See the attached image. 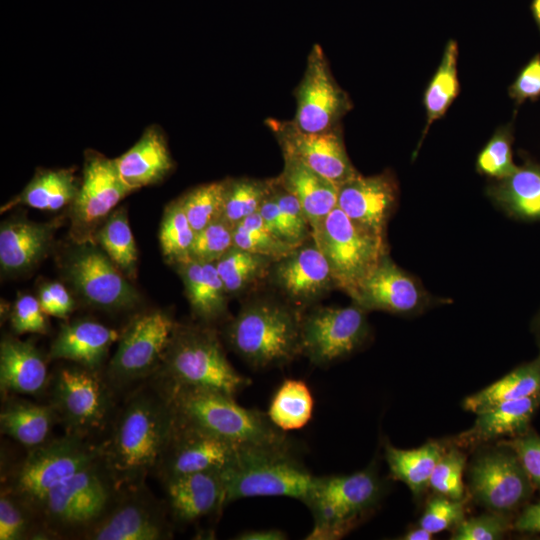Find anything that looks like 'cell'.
Instances as JSON below:
<instances>
[{
    "label": "cell",
    "mask_w": 540,
    "mask_h": 540,
    "mask_svg": "<svg viewBox=\"0 0 540 540\" xmlns=\"http://www.w3.org/2000/svg\"><path fill=\"white\" fill-rule=\"evenodd\" d=\"M101 446L102 459L119 487L144 481L154 471L175 424V413L162 388L153 381L138 387L112 421Z\"/></svg>",
    "instance_id": "6da1fadb"
},
{
    "label": "cell",
    "mask_w": 540,
    "mask_h": 540,
    "mask_svg": "<svg viewBox=\"0 0 540 540\" xmlns=\"http://www.w3.org/2000/svg\"><path fill=\"white\" fill-rule=\"evenodd\" d=\"M158 385L167 395L176 417L184 422L239 448L293 449L286 432L277 428L267 413L239 405L234 396L206 389Z\"/></svg>",
    "instance_id": "7a4b0ae2"
},
{
    "label": "cell",
    "mask_w": 540,
    "mask_h": 540,
    "mask_svg": "<svg viewBox=\"0 0 540 540\" xmlns=\"http://www.w3.org/2000/svg\"><path fill=\"white\" fill-rule=\"evenodd\" d=\"M301 317V310L289 302L254 299L228 321L225 339L252 369L283 366L301 355Z\"/></svg>",
    "instance_id": "3957f363"
},
{
    "label": "cell",
    "mask_w": 540,
    "mask_h": 540,
    "mask_svg": "<svg viewBox=\"0 0 540 540\" xmlns=\"http://www.w3.org/2000/svg\"><path fill=\"white\" fill-rule=\"evenodd\" d=\"M154 381L166 387H188L236 396L251 381L226 357L217 332L207 325L177 324Z\"/></svg>",
    "instance_id": "277c9868"
},
{
    "label": "cell",
    "mask_w": 540,
    "mask_h": 540,
    "mask_svg": "<svg viewBox=\"0 0 540 540\" xmlns=\"http://www.w3.org/2000/svg\"><path fill=\"white\" fill-rule=\"evenodd\" d=\"M119 488L102 456L52 488L39 508L50 537L84 538L107 512Z\"/></svg>",
    "instance_id": "5b68a950"
},
{
    "label": "cell",
    "mask_w": 540,
    "mask_h": 540,
    "mask_svg": "<svg viewBox=\"0 0 540 540\" xmlns=\"http://www.w3.org/2000/svg\"><path fill=\"white\" fill-rule=\"evenodd\" d=\"M221 474L226 505L250 497H291L304 503L317 480L293 449L240 448Z\"/></svg>",
    "instance_id": "8992f818"
},
{
    "label": "cell",
    "mask_w": 540,
    "mask_h": 540,
    "mask_svg": "<svg viewBox=\"0 0 540 540\" xmlns=\"http://www.w3.org/2000/svg\"><path fill=\"white\" fill-rule=\"evenodd\" d=\"M383 485L373 467L346 475L317 477L304 502L313 516L308 540L345 536L379 503Z\"/></svg>",
    "instance_id": "52a82bcc"
},
{
    "label": "cell",
    "mask_w": 540,
    "mask_h": 540,
    "mask_svg": "<svg viewBox=\"0 0 540 540\" xmlns=\"http://www.w3.org/2000/svg\"><path fill=\"white\" fill-rule=\"evenodd\" d=\"M312 237L326 258L337 287L351 299L362 281L388 254L385 237L360 226L339 207L313 229Z\"/></svg>",
    "instance_id": "ba28073f"
},
{
    "label": "cell",
    "mask_w": 540,
    "mask_h": 540,
    "mask_svg": "<svg viewBox=\"0 0 540 540\" xmlns=\"http://www.w3.org/2000/svg\"><path fill=\"white\" fill-rule=\"evenodd\" d=\"M100 457L101 446L92 445L87 438L65 433L29 449L24 459L6 476L4 487L39 512L43 499L52 488Z\"/></svg>",
    "instance_id": "9c48e42d"
},
{
    "label": "cell",
    "mask_w": 540,
    "mask_h": 540,
    "mask_svg": "<svg viewBox=\"0 0 540 540\" xmlns=\"http://www.w3.org/2000/svg\"><path fill=\"white\" fill-rule=\"evenodd\" d=\"M48 390L65 433L87 438L113 420L115 391L100 371L75 363L61 366Z\"/></svg>",
    "instance_id": "30bf717a"
},
{
    "label": "cell",
    "mask_w": 540,
    "mask_h": 540,
    "mask_svg": "<svg viewBox=\"0 0 540 540\" xmlns=\"http://www.w3.org/2000/svg\"><path fill=\"white\" fill-rule=\"evenodd\" d=\"M176 323L162 310L140 314L130 321L118 339L105 379L114 391L155 375Z\"/></svg>",
    "instance_id": "8fae6325"
},
{
    "label": "cell",
    "mask_w": 540,
    "mask_h": 540,
    "mask_svg": "<svg viewBox=\"0 0 540 540\" xmlns=\"http://www.w3.org/2000/svg\"><path fill=\"white\" fill-rule=\"evenodd\" d=\"M467 480L475 502L504 515L526 504L535 489L516 452L503 441L478 451Z\"/></svg>",
    "instance_id": "7c38bea8"
},
{
    "label": "cell",
    "mask_w": 540,
    "mask_h": 540,
    "mask_svg": "<svg viewBox=\"0 0 540 540\" xmlns=\"http://www.w3.org/2000/svg\"><path fill=\"white\" fill-rule=\"evenodd\" d=\"M133 191L122 179L115 159L87 149L82 180L69 212L70 236L74 243H95L97 229Z\"/></svg>",
    "instance_id": "4fadbf2b"
},
{
    "label": "cell",
    "mask_w": 540,
    "mask_h": 540,
    "mask_svg": "<svg viewBox=\"0 0 540 540\" xmlns=\"http://www.w3.org/2000/svg\"><path fill=\"white\" fill-rule=\"evenodd\" d=\"M366 311L356 303L345 307H315L302 313L301 355L316 366H327L357 351L369 336Z\"/></svg>",
    "instance_id": "5bb4252c"
},
{
    "label": "cell",
    "mask_w": 540,
    "mask_h": 540,
    "mask_svg": "<svg viewBox=\"0 0 540 540\" xmlns=\"http://www.w3.org/2000/svg\"><path fill=\"white\" fill-rule=\"evenodd\" d=\"M63 269L69 283L92 306L117 311L140 302L137 290L95 243H75Z\"/></svg>",
    "instance_id": "9a60e30c"
},
{
    "label": "cell",
    "mask_w": 540,
    "mask_h": 540,
    "mask_svg": "<svg viewBox=\"0 0 540 540\" xmlns=\"http://www.w3.org/2000/svg\"><path fill=\"white\" fill-rule=\"evenodd\" d=\"M166 503L144 481L122 486L103 517L86 533L89 540H166L172 537Z\"/></svg>",
    "instance_id": "2e32d148"
},
{
    "label": "cell",
    "mask_w": 540,
    "mask_h": 540,
    "mask_svg": "<svg viewBox=\"0 0 540 540\" xmlns=\"http://www.w3.org/2000/svg\"><path fill=\"white\" fill-rule=\"evenodd\" d=\"M294 96L296 112L291 121L306 133L327 132L340 126L341 119L352 109L349 95L333 77L319 44H314L308 54L306 69Z\"/></svg>",
    "instance_id": "e0dca14e"
},
{
    "label": "cell",
    "mask_w": 540,
    "mask_h": 540,
    "mask_svg": "<svg viewBox=\"0 0 540 540\" xmlns=\"http://www.w3.org/2000/svg\"><path fill=\"white\" fill-rule=\"evenodd\" d=\"M175 413V412H174ZM240 448L176 417L169 441L153 471L160 481L210 470H224Z\"/></svg>",
    "instance_id": "ac0fdd59"
},
{
    "label": "cell",
    "mask_w": 540,
    "mask_h": 540,
    "mask_svg": "<svg viewBox=\"0 0 540 540\" xmlns=\"http://www.w3.org/2000/svg\"><path fill=\"white\" fill-rule=\"evenodd\" d=\"M266 125L275 135L283 155L291 156L325 177L337 187L359 174L345 149L338 126L322 133H306L292 121L269 118Z\"/></svg>",
    "instance_id": "d6986e66"
},
{
    "label": "cell",
    "mask_w": 540,
    "mask_h": 540,
    "mask_svg": "<svg viewBox=\"0 0 540 540\" xmlns=\"http://www.w3.org/2000/svg\"><path fill=\"white\" fill-rule=\"evenodd\" d=\"M268 276L287 302L299 310L313 305L337 287L313 237L276 259Z\"/></svg>",
    "instance_id": "ffe728a7"
},
{
    "label": "cell",
    "mask_w": 540,
    "mask_h": 540,
    "mask_svg": "<svg viewBox=\"0 0 540 540\" xmlns=\"http://www.w3.org/2000/svg\"><path fill=\"white\" fill-rule=\"evenodd\" d=\"M365 311L380 310L410 314L429 302L427 293L386 254L360 284L352 299Z\"/></svg>",
    "instance_id": "44dd1931"
},
{
    "label": "cell",
    "mask_w": 540,
    "mask_h": 540,
    "mask_svg": "<svg viewBox=\"0 0 540 540\" xmlns=\"http://www.w3.org/2000/svg\"><path fill=\"white\" fill-rule=\"evenodd\" d=\"M397 197L398 185L391 172L373 176L359 173L338 187L337 207L360 226L385 237Z\"/></svg>",
    "instance_id": "7402d4cb"
},
{
    "label": "cell",
    "mask_w": 540,
    "mask_h": 540,
    "mask_svg": "<svg viewBox=\"0 0 540 540\" xmlns=\"http://www.w3.org/2000/svg\"><path fill=\"white\" fill-rule=\"evenodd\" d=\"M221 471H202L161 481L169 515L175 522L193 523L226 506Z\"/></svg>",
    "instance_id": "603a6c76"
},
{
    "label": "cell",
    "mask_w": 540,
    "mask_h": 540,
    "mask_svg": "<svg viewBox=\"0 0 540 540\" xmlns=\"http://www.w3.org/2000/svg\"><path fill=\"white\" fill-rule=\"evenodd\" d=\"M50 376L42 353L30 341L5 336L0 343L2 394L40 396L48 391Z\"/></svg>",
    "instance_id": "cb8c5ba5"
},
{
    "label": "cell",
    "mask_w": 540,
    "mask_h": 540,
    "mask_svg": "<svg viewBox=\"0 0 540 540\" xmlns=\"http://www.w3.org/2000/svg\"><path fill=\"white\" fill-rule=\"evenodd\" d=\"M120 334L99 322L79 319L61 326L50 345L48 358L65 360L100 371L109 350Z\"/></svg>",
    "instance_id": "d4e9b609"
},
{
    "label": "cell",
    "mask_w": 540,
    "mask_h": 540,
    "mask_svg": "<svg viewBox=\"0 0 540 540\" xmlns=\"http://www.w3.org/2000/svg\"><path fill=\"white\" fill-rule=\"evenodd\" d=\"M57 224L11 219L0 228V265L6 274L31 270L51 247Z\"/></svg>",
    "instance_id": "484cf974"
},
{
    "label": "cell",
    "mask_w": 540,
    "mask_h": 540,
    "mask_svg": "<svg viewBox=\"0 0 540 540\" xmlns=\"http://www.w3.org/2000/svg\"><path fill=\"white\" fill-rule=\"evenodd\" d=\"M115 162L122 179L134 191L163 181L174 167L165 134L156 124L148 126Z\"/></svg>",
    "instance_id": "4316f807"
},
{
    "label": "cell",
    "mask_w": 540,
    "mask_h": 540,
    "mask_svg": "<svg viewBox=\"0 0 540 540\" xmlns=\"http://www.w3.org/2000/svg\"><path fill=\"white\" fill-rule=\"evenodd\" d=\"M539 406L540 392L497 404L477 413L472 427L460 433L455 442L460 447H470L505 436L520 435L530 428Z\"/></svg>",
    "instance_id": "83f0119b"
},
{
    "label": "cell",
    "mask_w": 540,
    "mask_h": 540,
    "mask_svg": "<svg viewBox=\"0 0 540 540\" xmlns=\"http://www.w3.org/2000/svg\"><path fill=\"white\" fill-rule=\"evenodd\" d=\"M283 157V170L275 179L299 201L313 231L337 207L338 187L298 159Z\"/></svg>",
    "instance_id": "f1b7e54d"
},
{
    "label": "cell",
    "mask_w": 540,
    "mask_h": 540,
    "mask_svg": "<svg viewBox=\"0 0 540 540\" xmlns=\"http://www.w3.org/2000/svg\"><path fill=\"white\" fill-rule=\"evenodd\" d=\"M59 423L55 408L6 394L0 412V429L27 450L51 439L54 426Z\"/></svg>",
    "instance_id": "f546056e"
},
{
    "label": "cell",
    "mask_w": 540,
    "mask_h": 540,
    "mask_svg": "<svg viewBox=\"0 0 540 540\" xmlns=\"http://www.w3.org/2000/svg\"><path fill=\"white\" fill-rule=\"evenodd\" d=\"M177 266L193 314L205 324L225 318L229 295L215 262L190 258Z\"/></svg>",
    "instance_id": "4dcf8cb0"
},
{
    "label": "cell",
    "mask_w": 540,
    "mask_h": 540,
    "mask_svg": "<svg viewBox=\"0 0 540 540\" xmlns=\"http://www.w3.org/2000/svg\"><path fill=\"white\" fill-rule=\"evenodd\" d=\"M488 194L511 216L540 221V165L527 159L513 174L489 187Z\"/></svg>",
    "instance_id": "1f68e13d"
},
{
    "label": "cell",
    "mask_w": 540,
    "mask_h": 540,
    "mask_svg": "<svg viewBox=\"0 0 540 540\" xmlns=\"http://www.w3.org/2000/svg\"><path fill=\"white\" fill-rule=\"evenodd\" d=\"M80 181L72 169H39L23 191L2 206L1 212L18 204L56 211L74 201Z\"/></svg>",
    "instance_id": "d6a6232c"
},
{
    "label": "cell",
    "mask_w": 540,
    "mask_h": 540,
    "mask_svg": "<svg viewBox=\"0 0 540 540\" xmlns=\"http://www.w3.org/2000/svg\"><path fill=\"white\" fill-rule=\"evenodd\" d=\"M540 392V353L501 379L464 399L463 408L475 414L509 400Z\"/></svg>",
    "instance_id": "836d02e7"
},
{
    "label": "cell",
    "mask_w": 540,
    "mask_h": 540,
    "mask_svg": "<svg viewBox=\"0 0 540 540\" xmlns=\"http://www.w3.org/2000/svg\"><path fill=\"white\" fill-rule=\"evenodd\" d=\"M444 452L438 442L407 450L390 443L385 445V459L391 475L406 484L414 496H419L429 486L432 472Z\"/></svg>",
    "instance_id": "e575fe53"
},
{
    "label": "cell",
    "mask_w": 540,
    "mask_h": 540,
    "mask_svg": "<svg viewBox=\"0 0 540 540\" xmlns=\"http://www.w3.org/2000/svg\"><path fill=\"white\" fill-rule=\"evenodd\" d=\"M458 44L451 39L445 45L440 64L426 87L423 104L426 111V124L421 142L432 124L441 119L459 93Z\"/></svg>",
    "instance_id": "d590c367"
},
{
    "label": "cell",
    "mask_w": 540,
    "mask_h": 540,
    "mask_svg": "<svg viewBox=\"0 0 540 540\" xmlns=\"http://www.w3.org/2000/svg\"><path fill=\"white\" fill-rule=\"evenodd\" d=\"M314 399L308 385L297 379H285L274 392L267 415L280 430H298L312 418Z\"/></svg>",
    "instance_id": "8d00e7d4"
},
{
    "label": "cell",
    "mask_w": 540,
    "mask_h": 540,
    "mask_svg": "<svg viewBox=\"0 0 540 540\" xmlns=\"http://www.w3.org/2000/svg\"><path fill=\"white\" fill-rule=\"evenodd\" d=\"M95 243L131 279L136 274L138 252L126 209H115L97 229Z\"/></svg>",
    "instance_id": "74e56055"
},
{
    "label": "cell",
    "mask_w": 540,
    "mask_h": 540,
    "mask_svg": "<svg viewBox=\"0 0 540 540\" xmlns=\"http://www.w3.org/2000/svg\"><path fill=\"white\" fill-rule=\"evenodd\" d=\"M275 260L233 246L215 265L228 295H238L268 276Z\"/></svg>",
    "instance_id": "f35d334b"
},
{
    "label": "cell",
    "mask_w": 540,
    "mask_h": 540,
    "mask_svg": "<svg viewBox=\"0 0 540 540\" xmlns=\"http://www.w3.org/2000/svg\"><path fill=\"white\" fill-rule=\"evenodd\" d=\"M50 538L39 512L17 494L2 486L0 493V540Z\"/></svg>",
    "instance_id": "ab89813d"
},
{
    "label": "cell",
    "mask_w": 540,
    "mask_h": 540,
    "mask_svg": "<svg viewBox=\"0 0 540 540\" xmlns=\"http://www.w3.org/2000/svg\"><path fill=\"white\" fill-rule=\"evenodd\" d=\"M272 187L273 179L260 180L247 177L226 179L221 217L234 227L259 211L270 195Z\"/></svg>",
    "instance_id": "60d3db41"
},
{
    "label": "cell",
    "mask_w": 540,
    "mask_h": 540,
    "mask_svg": "<svg viewBox=\"0 0 540 540\" xmlns=\"http://www.w3.org/2000/svg\"><path fill=\"white\" fill-rule=\"evenodd\" d=\"M195 235L179 200L168 204L159 231L163 256L176 265L190 259Z\"/></svg>",
    "instance_id": "b9f144b4"
},
{
    "label": "cell",
    "mask_w": 540,
    "mask_h": 540,
    "mask_svg": "<svg viewBox=\"0 0 540 540\" xmlns=\"http://www.w3.org/2000/svg\"><path fill=\"white\" fill-rule=\"evenodd\" d=\"M233 246L274 259L286 255L294 248L270 230L259 212L234 226Z\"/></svg>",
    "instance_id": "7bdbcfd3"
},
{
    "label": "cell",
    "mask_w": 540,
    "mask_h": 540,
    "mask_svg": "<svg viewBox=\"0 0 540 540\" xmlns=\"http://www.w3.org/2000/svg\"><path fill=\"white\" fill-rule=\"evenodd\" d=\"M226 179L199 185L178 198L195 232L222 215Z\"/></svg>",
    "instance_id": "ee69618b"
},
{
    "label": "cell",
    "mask_w": 540,
    "mask_h": 540,
    "mask_svg": "<svg viewBox=\"0 0 540 540\" xmlns=\"http://www.w3.org/2000/svg\"><path fill=\"white\" fill-rule=\"evenodd\" d=\"M512 141L511 125L499 127L478 154L477 171L497 180L513 174L518 166L513 161Z\"/></svg>",
    "instance_id": "f6af8a7d"
},
{
    "label": "cell",
    "mask_w": 540,
    "mask_h": 540,
    "mask_svg": "<svg viewBox=\"0 0 540 540\" xmlns=\"http://www.w3.org/2000/svg\"><path fill=\"white\" fill-rule=\"evenodd\" d=\"M466 466V456L458 448L445 451L437 462L429 486L439 495L455 500H463L465 488L463 472Z\"/></svg>",
    "instance_id": "bcb514c9"
},
{
    "label": "cell",
    "mask_w": 540,
    "mask_h": 540,
    "mask_svg": "<svg viewBox=\"0 0 540 540\" xmlns=\"http://www.w3.org/2000/svg\"><path fill=\"white\" fill-rule=\"evenodd\" d=\"M233 229L231 224L220 217L196 232L191 258L216 262L233 247Z\"/></svg>",
    "instance_id": "7dc6e473"
},
{
    "label": "cell",
    "mask_w": 540,
    "mask_h": 540,
    "mask_svg": "<svg viewBox=\"0 0 540 540\" xmlns=\"http://www.w3.org/2000/svg\"><path fill=\"white\" fill-rule=\"evenodd\" d=\"M510 528L509 516L490 512L463 519L454 527L451 540H498Z\"/></svg>",
    "instance_id": "c3c4849f"
},
{
    "label": "cell",
    "mask_w": 540,
    "mask_h": 540,
    "mask_svg": "<svg viewBox=\"0 0 540 540\" xmlns=\"http://www.w3.org/2000/svg\"><path fill=\"white\" fill-rule=\"evenodd\" d=\"M463 519H465L464 499L455 500L438 494L427 503L419 526L436 534L454 528Z\"/></svg>",
    "instance_id": "681fc988"
},
{
    "label": "cell",
    "mask_w": 540,
    "mask_h": 540,
    "mask_svg": "<svg viewBox=\"0 0 540 540\" xmlns=\"http://www.w3.org/2000/svg\"><path fill=\"white\" fill-rule=\"evenodd\" d=\"M46 315L38 298L29 294L18 296L10 314L11 329L16 335L46 334L49 330Z\"/></svg>",
    "instance_id": "f907efd6"
},
{
    "label": "cell",
    "mask_w": 540,
    "mask_h": 540,
    "mask_svg": "<svg viewBox=\"0 0 540 540\" xmlns=\"http://www.w3.org/2000/svg\"><path fill=\"white\" fill-rule=\"evenodd\" d=\"M271 195L287 220L295 244L298 246L310 240L312 228L296 197L284 189L276 179H273Z\"/></svg>",
    "instance_id": "816d5d0a"
},
{
    "label": "cell",
    "mask_w": 540,
    "mask_h": 540,
    "mask_svg": "<svg viewBox=\"0 0 540 540\" xmlns=\"http://www.w3.org/2000/svg\"><path fill=\"white\" fill-rule=\"evenodd\" d=\"M503 442L516 452L534 488L540 490V435L529 428Z\"/></svg>",
    "instance_id": "f5cc1de1"
},
{
    "label": "cell",
    "mask_w": 540,
    "mask_h": 540,
    "mask_svg": "<svg viewBox=\"0 0 540 540\" xmlns=\"http://www.w3.org/2000/svg\"><path fill=\"white\" fill-rule=\"evenodd\" d=\"M508 92L517 104L540 97V54L534 55L520 70Z\"/></svg>",
    "instance_id": "db71d44e"
},
{
    "label": "cell",
    "mask_w": 540,
    "mask_h": 540,
    "mask_svg": "<svg viewBox=\"0 0 540 540\" xmlns=\"http://www.w3.org/2000/svg\"><path fill=\"white\" fill-rule=\"evenodd\" d=\"M38 300L42 310L57 318L65 319L74 309V300L65 286L59 282H50L39 289Z\"/></svg>",
    "instance_id": "11a10c76"
},
{
    "label": "cell",
    "mask_w": 540,
    "mask_h": 540,
    "mask_svg": "<svg viewBox=\"0 0 540 540\" xmlns=\"http://www.w3.org/2000/svg\"><path fill=\"white\" fill-rule=\"evenodd\" d=\"M258 212L270 230L278 238L294 247L297 246L294 242L287 220L271 193L263 202Z\"/></svg>",
    "instance_id": "9f6ffc18"
},
{
    "label": "cell",
    "mask_w": 540,
    "mask_h": 540,
    "mask_svg": "<svg viewBox=\"0 0 540 540\" xmlns=\"http://www.w3.org/2000/svg\"><path fill=\"white\" fill-rule=\"evenodd\" d=\"M513 527L519 532L540 533V500L526 505L515 520Z\"/></svg>",
    "instance_id": "6f0895ef"
},
{
    "label": "cell",
    "mask_w": 540,
    "mask_h": 540,
    "mask_svg": "<svg viewBox=\"0 0 540 540\" xmlns=\"http://www.w3.org/2000/svg\"><path fill=\"white\" fill-rule=\"evenodd\" d=\"M235 539L237 540H284L287 535L277 528H265L256 530H247L239 533Z\"/></svg>",
    "instance_id": "680465c9"
},
{
    "label": "cell",
    "mask_w": 540,
    "mask_h": 540,
    "mask_svg": "<svg viewBox=\"0 0 540 540\" xmlns=\"http://www.w3.org/2000/svg\"><path fill=\"white\" fill-rule=\"evenodd\" d=\"M433 535L431 532L426 530L425 528L419 526L418 528L412 529L408 531L402 539L405 540H430L433 538Z\"/></svg>",
    "instance_id": "91938a15"
},
{
    "label": "cell",
    "mask_w": 540,
    "mask_h": 540,
    "mask_svg": "<svg viewBox=\"0 0 540 540\" xmlns=\"http://www.w3.org/2000/svg\"><path fill=\"white\" fill-rule=\"evenodd\" d=\"M531 13L533 15L534 21L540 31V0H532L531 2Z\"/></svg>",
    "instance_id": "94428289"
},
{
    "label": "cell",
    "mask_w": 540,
    "mask_h": 540,
    "mask_svg": "<svg viewBox=\"0 0 540 540\" xmlns=\"http://www.w3.org/2000/svg\"><path fill=\"white\" fill-rule=\"evenodd\" d=\"M532 330H533L534 336L536 338V342L538 344V347L540 349V310H539V312L537 313L536 317L533 320Z\"/></svg>",
    "instance_id": "6125c7cd"
}]
</instances>
